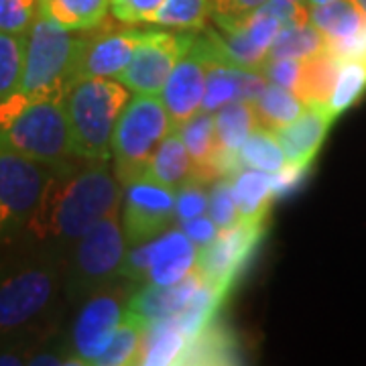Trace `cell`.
Instances as JSON below:
<instances>
[{
    "mask_svg": "<svg viewBox=\"0 0 366 366\" xmlns=\"http://www.w3.org/2000/svg\"><path fill=\"white\" fill-rule=\"evenodd\" d=\"M334 122L327 106H305L300 118L287 127L274 129L273 134L281 144L289 165L310 169L317 151L326 141V134Z\"/></svg>",
    "mask_w": 366,
    "mask_h": 366,
    "instance_id": "obj_15",
    "label": "cell"
},
{
    "mask_svg": "<svg viewBox=\"0 0 366 366\" xmlns=\"http://www.w3.org/2000/svg\"><path fill=\"white\" fill-rule=\"evenodd\" d=\"M112 0H39V13L69 31H90L104 23Z\"/></svg>",
    "mask_w": 366,
    "mask_h": 366,
    "instance_id": "obj_23",
    "label": "cell"
},
{
    "mask_svg": "<svg viewBox=\"0 0 366 366\" xmlns=\"http://www.w3.org/2000/svg\"><path fill=\"white\" fill-rule=\"evenodd\" d=\"M232 358V342L228 332H224L218 324L204 327L196 338L187 342L179 365H226Z\"/></svg>",
    "mask_w": 366,
    "mask_h": 366,
    "instance_id": "obj_30",
    "label": "cell"
},
{
    "mask_svg": "<svg viewBox=\"0 0 366 366\" xmlns=\"http://www.w3.org/2000/svg\"><path fill=\"white\" fill-rule=\"evenodd\" d=\"M131 90L114 78H79L64 96L76 155L90 161L112 159V134Z\"/></svg>",
    "mask_w": 366,
    "mask_h": 366,
    "instance_id": "obj_4",
    "label": "cell"
},
{
    "mask_svg": "<svg viewBox=\"0 0 366 366\" xmlns=\"http://www.w3.org/2000/svg\"><path fill=\"white\" fill-rule=\"evenodd\" d=\"M354 2H356V4L360 6V11L366 14V0H354Z\"/></svg>",
    "mask_w": 366,
    "mask_h": 366,
    "instance_id": "obj_44",
    "label": "cell"
},
{
    "mask_svg": "<svg viewBox=\"0 0 366 366\" xmlns=\"http://www.w3.org/2000/svg\"><path fill=\"white\" fill-rule=\"evenodd\" d=\"M185 346L187 338L171 317L153 322L144 332L139 365H179Z\"/></svg>",
    "mask_w": 366,
    "mask_h": 366,
    "instance_id": "obj_24",
    "label": "cell"
},
{
    "mask_svg": "<svg viewBox=\"0 0 366 366\" xmlns=\"http://www.w3.org/2000/svg\"><path fill=\"white\" fill-rule=\"evenodd\" d=\"M149 264H151V240L137 244L127 250V257L122 262V271L120 277L124 281H131L141 285L147 281V273H149Z\"/></svg>",
    "mask_w": 366,
    "mask_h": 366,
    "instance_id": "obj_39",
    "label": "cell"
},
{
    "mask_svg": "<svg viewBox=\"0 0 366 366\" xmlns=\"http://www.w3.org/2000/svg\"><path fill=\"white\" fill-rule=\"evenodd\" d=\"M262 236L264 222L240 220L232 228L220 230L218 238L209 247L199 250L197 271L220 297H228Z\"/></svg>",
    "mask_w": 366,
    "mask_h": 366,
    "instance_id": "obj_11",
    "label": "cell"
},
{
    "mask_svg": "<svg viewBox=\"0 0 366 366\" xmlns=\"http://www.w3.org/2000/svg\"><path fill=\"white\" fill-rule=\"evenodd\" d=\"M0 139L51 167L78 159L64 98H25L16 92L0 104Z\"/></svg>",
    "mask_w": 366,
    "mask_h": 366,
    "instance_id": "obj_2",
    "label": "cell"
},
{
    "mask_svg": "<svg viewBox=\"0 0 366 366\" xmlns=\"http://www.w3.org/2000/svg\"><path fill=\"white\" fill-rule=\"evenodd\" d=\"M209 194L206 192L204 183L192 182L185 183L183 187L177 189V202H175V212H177V220L185 222L197 218L202 214H208Z\"/></svg>",
    "mask_w": 366,
    "mask_h": 366,
    "instance_id": "obj_36",
    "label": "cell"
},
{
    "mask_svg": "<svg viewBox=\"0 0 366 366\" xmlns=\"http://www.w3.org/2000/svg\"><path fill=\"white\" fill-rule=\"evenodd\" d=\"M171 129L169 114L161 96L134 94L120 112L112 134V161L118 182L127 185L141 179Z\"/></svg>",
    "mask_w": 366,
    "mask_h": 366,
    "instance_id": "obj_7",
    "label": "cell"
},
{
    "mask_svg": "<svg viewBox=\"0 0 366 366\" xmlns=\"http://www.w3.org/2000/svg\"><path fill=\"white\" fill-rule=\"evenodd\" d=\"M137 283H112L79 303V312L67 338L69 365H98L117 334Z\"/></svg>",
    "mask_w": 366,
    "mask_h": 366,
    "instance_id": "obj_8",
    "label": "cell"
},
{
    "mask_svg": "<svg viewBox=\"0 0 366 366\" xmlns=\"http://www.w3.org/2000/svg\"><path fill=\"white\" fill-rule=\"evenodd\" d=\"M183 143L187 147V153L194 163V182L208 183L224 175V155L226 151L220 144L216 117L212 112H199L189 118L179 129Z\"/></svg>",
    "mask_w": 366,
    "mask_h": 366,
    "instance_id": "obj_17",
    "label": "cell"
},
{
    "mask_svg": "<svg viewBox=\"0 0 366 366\" xmlns=\"http://www.w3.org/2000/svg\"><path fill=\"white\" fill-rule=\"evenodd\" d=\"M238 157H240L242 167L261 169L267 173H279L287 165V157L273 131L264 129L261 124L250 132L249 139L240 147Z\"/></svg>",
    "mask_w": 366,
    "mask_h": 366,
    "instance_id": "obj_29",
    "label": "cell"
},
{
    "mask_svg": "<svg viewBox=\"0 0 366 366\" xmlns=\"http://www.w3.org/2000/svg\"><path fill=\"white\" fill-rule=\"evenodd\" d=\"M147 326L149 324L137 314H132L129 305H127V314L122 317L114 338L110 342V346L106 348V352L100 356L96 366L139 365V356H141V348H143Z\"/></svg>",
    "mask_w": 366,
    "mask_h": 366,
    "instance_id": "obj_28",
    "label": "cell"
},
{
    "mask_svg": "<svg viewBox=\"0 0 366 366\" xmlns=\"http://www.w3.org/2000/svg\"><path fill=\"white\" fill-rule=\"evenodd\" d=\"M199 249L187 238L182 228L165 230L151 240V264L144 283L175 285L197 269Z\"/></svg>",
    "mask_w": 366,
    "mask_h": 366,
    "instance_id": "obj_16",
    "label": "cell"
},
{
    "mask_svg": "<svg viewBox=\"0 0 366 366\" xmlns=\"http://www.w3.org/2000/svg\"><path fill=\"white\" fill-rule=\"evenodd\" d=\"M330 2H334V0H305V6L312 9V6H322V4H330Z\"/></svg>",
    "mask_w": 366,
    "mask_h": 366,
    "instance_id": "obj_43",
    "label": "cell"
},
{
    "mask_svg": "<svg viewBox=\"0 0 366 366\" xmlns=\"http://www.w3.org/2000/svg\"><path fill=\"white\" fill-rule=\"evenodd\" d=\"M53 169L51 165L21 155L0 139V240L25 232Z\"/></svg>",
    "mask_w": 366,
    "mask_h": 366,
    "instance_id": "obj_9",
    "label": "cell"
},
{
    "mask_svg": "<svg viewBox=\"0 0 366 366\" xmlns=\"http://www.w3.org/2000/svg\"><path fill=\"white\" fill-rule=\"evenodd\" d=\"M86 31H69L43 13L26 33L25 74L19 94L25 98H64L79 79Z\"/></svg>",
    "mask_w": 366,
    "mask_h": 366,
    "instance_id": "obj_3",
    "label": "cell"
},
{
    "mask_svg": "<svg viewBox=\"0 0 366 366\" xmlns=\"http://www.w3.org/2000/svg\"><path fill=\"white\" fill-rule=\"evenodd\" d=\"M39 14V0H0V31L26 35Z\"/></svg>",
    "mask_w": 366,
    "mask_h": 366,
    "instance_id": "obj_35",
    "label": "cell"
},
{
    "mask_svg": "<svg viewBox=\"0 0 366 366\" xmlns=\"http://www.w3.org/2000/svg\"><path fill=\"white\" fill-rule=\"evenodd\" d=\"M127 238L117 214L92 226L69 250L64 273L67 300L81 303L90 295L117 283L127 257Z\"/></svg>",
    "mask_w": 366,
    "mask_h": 366,
    "instance_id": "obj_6",
    "label": "cell"
},
{
    "mask_svg": "<svg viewBox=\"0 0 366 366\" xmlns=\"http://www.w3.org/2000/svg\"><path fill=\"white\" fill-rule=\"evenodd\" d=\"M212 13V0H165L153 23L175 31H196L206 26Z\"/></svg>",
    "mask_w": 366,
    "mask_h": 366,
    "instance_id": "obj_32",
    "label": "cell"
},
{
    "mask_svg": "<svg viewBox=\"0 0 366 366\" xmlns=\"http://www.w3.org/2000/svg\"><path fill=\"white\" fill-rule=\"evenodd\" d=\"M232 192H234L240 220L264 222L271 199L277 197L274 196L273 173L250 169V167L238 171L232 177Z\"/></svg>",
    "mask_w": 366,
    "mask_h": 366,
    "instance_id": "obj_20",
    "label": "cell"
},
{
    "mask_svg": "<svg viewBox=\"0 0 366 366\" xmlns=\"http://www.w3.org/2000/svg\"><path fill=\"white\" fill-rule=\"evenodd\" d=\"M57 261L59 257L43 250L37 259L0 271V338L31 330L51 312L64 287Z\"/></svg>",
    "mask_w": 366,
    "mask_h": 366,
    "instance_id": "obj_5",
    "label": "cell"
},
{
    "mask_svg": "<svg viewBox=\"0 0 366 366\" xmlns=\"http://www.w3.org/2000/svg\"><path fill=\"white\" fill-rule=\"evenodd\" d=\"M165 0H112L110 13L124 25L137 23H153L157 11Z\"/></svg>",
    "mask_w": 366,
    "mask_h": 366,
    "instance_id": "obj_37",
    "label": "cell"
},
{
    "mask_svg": "<svg viewBox=\"0 0 366 366\" xmlns=\"http://www.w3.org/2000/svg\"><path fill=\"white\" fill-rule=\"evenodd\" d=\"M252 102L257 108L259 124L269 131L291 124L295 118H300V114L307 106L295 92L287 90L283 86H277L273 81H269L264 86V90L259 94V98Z\"/></svg>",
    "mask_w": 366,
    "mask_h": 366,
    "instance_id": "obj_25",
    "label": "cell"
},
{
    "mask_svg": "<svg viewBox=\"0 0 366 366\" xmlns=\"http://www.w3.org/2000/svg\"><path fill=\"white\" fill-rule=\"evenodd\" d=\"M326 37L312 25L310 19L305 21H291L283 23L281 31L277 33L269 59H281V57H291V59H305L315 53L326 49Z\"/></svg>",
    "mask_w": 366,
    "mask_h": 366,
    "instance_id": "obj_26",
    "label": "cell"
},
{
    "mask_svg": "<svg viewBox=\"0 0 366 366\" xmlns=\"http://www.w3.org/2000/svg\"><path fill=\"white\" fill-rule=\"evenodd\" d=\"M122 187L108 161L78 157L57 165L25 234L55 257H67L92 226L117 214Z\"/></svg>",
    "mask_w": 366,
    "mask_h": 366,
    "instance_id": "obj_1",
    "label": "cell"
},
{
    "mask_svg": "<svg viewBox=\"0 0 366 366\" xmlns=\"http://www.w3.org/2000/svg\"><path fill=\"white\" fill-rule=\"evenodd\" d=\"M366 90V61L344 59L327 102V110L334 118L344 114Z\"/></svg>",
    "mask_w": 366,
    "mask_h": 366,
    "instance_id": "obj_33",
    "label": "cell"
},
{
    "mask_svg": "<svg viewBox=\"0 0 366 366\" xmlns=\"http://www.w3.org/2000/svg\"><path fill=\"white\" fill-rule=\"evenodd\" d=\"M194 39L196 35L192 33L149 29L147 37L132 55L131 64L118 74L117 79L132 94L161 96L173 67L192 47Z\"/></svg>",
    "mask_w": 366,
    "mask_h": 366,
    "instance_id": "obj_10",
    "label": "cell"
},
{
    "mask_svg": "<svg viewBox=\"0 0 366 366\" xmlns=\"http://www.w3.org/2000/svg\"><path fill=\"white\" fill-rule=\"evenodd\" d=\"M216 117V129L220 137V144L228 153H238L240 147L250 137V132L259 127L257 108L252 100H234L222 106Z\"/></svg>",
    "mask_w": 366,
    "mask_h": 366,
    "instance_id": "obj_27",
    "label": "cell"
},
{
    "mask_svg": "<svg viewBox=\"0 0 366 366\" xmlns=\"http://www.w3.org/2000/svg\"><path fill=\"white\" fill-rule=\"evenodd\" d=\"M25 55L26 35L0 31V104L21 90Z\"/></svg>",
    "mask_w": 366,
    "mask_h": 366,
    "instance_id": "obj_31",
    "label": "cell"
},
{
    "mask_svg": "<svg viewBox=\"0 0 366 366\" xmlns=\"http://www.w3.org/2000/svg\"><path fill=\"white\" fill-rule=\"evenodd\" d=\"M204 285V277L199 271L189 273L183 281L175 285H153V283H141L132 291L129 300V310L137 314L147 324H153L159 320L173 317L189 303L196 295V291Z\"/></svg>",
    "mask_w": 366,
    "mask_h": 366,
    "instance_id": "obj_18",
    "label": "cell"
},
{
    "mask_svg": "<svg viewBox=\"0 0 366 366\" xmlns=\"http://www.w3.org/2000/svg\"><path fill=\"white\" fill-rule=\"evenodd\" d=\"M214 51L208 35L194 39L192 47L175 64L169 79L165 81L161 100L169 114L171 127L179 129L189 118L202 112L206 98L209 67L214 66Z\"/></svg>",
    "mask_w": 366,
    "mask_h": 366,
    "instance_id": "obj_13",
    "label": "cell"
},
{
    "mask_svg": "<svg viewBox=\"0 0 366 366\" xmlns=\"http://www.w3.org/2000/svg\"><path fill=\"white\" fill-rule=\"evenodd\" d=\"M301 67H303V59L281 57V59H269L262 67V74H264V78L277 86H283L287 90L295 92L301 78Z\"/></svg>",
    "mask_w": 366,
    "mask_h": 366,
    "instance_id": "obj_38",
    "label": "cell"
},
{
    "mask_svg": "<svg viewBox=\"0 0 366 366\" xmlns=\"http://www.w3.org/2000/svg\"><path fill=\"white\" fill-rule=\"evenodd\" d=\"M177 192L149 179H134L122 194V230L129 247H137L161 236L177 220Z\"/></svg>",
    "mask_w": 366,
    "mask_h": 366,
    "instance_id": "obj_12",
    "label": "cell"
},
{
    "mask_svg": "<svg viewBox=\"0 0 366 366\" xmlns=\"http://www.w3.org/2000/svg\"><path fill=\"white\" fill-rule=\"evenodd\" d=\"M182 230L199 250L209 247L218 238V234H220L218 224L209 218V214H202L197 218L185 220V222H182Z\"/></svg>",
    "mask_w": 366,
    "mask_h": 366,
    "instance_id": "obj_40",
    "label": "cell"
},
{
    "mask_svg": "<svg viewBox=\"0 0 366 366\" xmlns=\"http://www.w3.org/2000/svg\"><path fill=\"white\" fill-rule=\"evenodd\" d=\"M267 0H212L214 16L224 19H244L254 11H259Z\"/></svg>",
    "mask_w": 366,
    "mask_h": 366,
    "instance_id": "obj_41",
    "label": "cell"
},
{
    "mask_svg": "<svg viewBox=\"0 0 366 366\" xmlns=\"http://www.w3.org/2000/svg\"><path fill=\"white\" fill-rule=\"evenodd\" d=\"M149 29H104L94 33L86 31V43L79 59V78H114L131 64L139 43Z\"/></svg>",
    "mask_w": 366,
    "mask_h": 366,
    "instance_id": "obj_14",
    "label": "cell"
},
{
    "mask_svg": "<svg viewBox=\"0 0 366 366\" xmlns=\"http://www.w3.org/2000/svg\"><path fill=\"white\" fill-rule=\"evenodd\" d=\"M23 356L19 352H0V365H25Z\"/></svg>",
    "mask_w": 366,
    "mask_h": 366,
    "instance_id": "obj_42",
    "label": "cell"
},
{
    "mask_svg": "<svg viewBox=\"0 0 366 366\" xmlns=\"http://www.w3.org/2000/svg\"><path fill=\"white\" fill-rule=\"evenodd\" d=\"M208 214L218 228H232L240 222V214L236 206L234 192H232V177H218L209 189Z\"/></svg>",
    "mask_w": 366,
    "mask_h": 366,
    "instance_id": "obj_34",
    "label": "cell"
},
{
    "mask_svg": "<svg viewBox=\"0 0 366 366\" xmlns=\"http://www.w3.org/2000/svg\"><path fill=\"white\" fill-rule=\"evenodd\" d=\"M312 25L326 37V43L356 37L366 29V14L354 0H334L330 4L307 9Z\"/></svg>",
    "mask_w": 366,
    "mask_h": 366,
    "instance_id": "obj_21",
    "label": "cell"
},
{
    "mask_svg": "<svg viewBox=\"0 0 366 366\" xmlns=\"http://www.w3.org/2000/svg\"><path fill=\"white\" fill-rule=\"evenodd\" d=\"M143 177L175 192L194 179V163L179 131L171 129L169 134L161 141Z\"/></svg>",
    "mask_w": 366,
    "mask_h": 366,
    "instance_id": "obj_19",
    "label": "cell"
},
{
    "mask_svg": "<svg viewBox=\"0 0 366 366\" xmlns=\"http://www.w3.org/2000/svg\"><path fill=\"white\" fill-rule=\"evenodd\" d=\"M340 66V57L334 55L327 47L312 57H305L295 94L307 106H327Z\"/></svg>",
    "mask_w": 366,
    "mask_h": 366,
    "instance_id": "obj_22",
    "label": "cell"
}]
</instances>
